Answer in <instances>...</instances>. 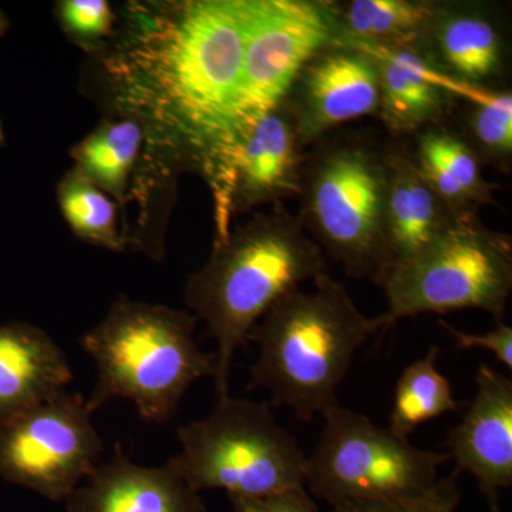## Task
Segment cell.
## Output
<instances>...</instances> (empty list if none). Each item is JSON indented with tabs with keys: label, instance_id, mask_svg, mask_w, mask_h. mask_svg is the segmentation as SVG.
Here are the masks:
<instances>
[{
	"label": "cell",
	"instance_id": "cell-18",
	"mask_svg": "<svg viewBox=\"0 0 512 512\" xmlns=\"http://www.w3.org/2000/svg\"><path fill=\"white\" fill-rule=\"evenodd\" d=\"M387 165L386 274L430 244L458 217L420 174L413 158L392 151L387 153Z\"/></svg>",
	"mask_w": 512,
	"mask_h": 512
},
{
	"label": "cell",
	"instance_id": "cell-17",
	"mask_svg": "<svg viewBox=\"0 0 512 512\" xmlns=\"http://www.w3.org/2000/svg\"><path fill=\"white\" fill-rule=\"evenodd\" d=\"M420 49L444 73L477 86L497 76L503 66L500 29L473 6L441 3Z\"/></svg>",
	"mask_w": 512,
	"mask_h": 512
},
{
	"label": "cell",
	"instance_id": "cell-11",
	"mask_svg": "<svg viewBox=\"0 0 512 512\" xmlns=\"http://www.w3.org/2000/svg\"><path fill=\"white\" fill-rule=\"evenodd\" d=\"M80 394L64 392L0 426V476L66 501L101 463L103 440Z\"/></svg>",
	"mask_w": 512,
	"mask_h": 512
},
{
	"label": "cell",
	"instance_id": "cell-26",
	"mask_svg": "<svg viewBox=\"0 0 512 512\" xmlns=\"http://www.w3.org/2000/svg\"><path fill=\"white\" fill-rule=\"evenodd\" d=\"M60 10L66 29L80 39H99L110 32L113 13L104 0H67Z\"/></svg>",
	"mask_w": 512,
	"mask_h": 512
},
{
	"label": "cell",
	"instance_id": "cell-10",
	"mask_svg": "<svg viewBox=\"0 0 512 512\" xmlns=\"http://www.w3.org/2000/svg\"><path fill=\"white\" fill-rule=\"evenodd\" d=\"M302 148L292 111L284 101L208 151L200 170L214 195L215 244L228 237L235 212L298 198L306 160Z\"/></svg>",
	"mask_w": 512,
	"mask_h": 512
},
{
	"label": "cell",
	"instance_id": "cell-21",
	"mask_svg": "<svg viewBox=\"0 0 512 512\" xmlns=\"http://www.w3.org/2000/svg\"><path fill=\"white\" fill-rule=\"evenodd\" d=\"M439 355V348H431L397 380L389 427L397 436L407 439L421 424L460 409L451 383L437 369Z\"/></svg>",
	"mask_w": 512,
	"mask_h": 512
},
{
	"label": "cell",
	"instance_id": "cell-20",
	"mask_svg": "<svg viewBox=\"0 0 512 512\" xmlns=\"http://www.w3.org/2000/svg\"><path fill=\"white\" fill-rule=\"evenodd\" d=\"M330 3L338 42L366 47H421L441 5L427 0Z\"/></svg>",
	"mask_w": 512,
	"mask_h": 512
},
{
	"label": "cell",
	"instance_id": "cell-15",
	"mask_svg": "<svg viewBox=\"0 0 512 512\" xmlns=\"http://www.w3.org/2000/svg\"><path fill=\"white\" fill-rule=\"evenodd\" d=\"M200 494L170 458L141 466L116 444L64 504L66 512H208Z\"/></svg>",
	"mask_w": 512,
	"mask_h": 512
},
{
	"label": "cell",
	"instance_id": "cell-12",
	"mask_svg": "<svg viewBox=\"0 0 512 512\" xmlns=\"http://www.w3.org/2000/svg\"><path fill=\"white\" fill-rule=\"evenodd\" d=\"M379 69L362 47L333 43L302 67L286 104L292 111L302 146L332 128L377 113Z\"/></svg>",
	"mask_w": 512,
	"mask_h": 512
},
{
	"label": "cell",
	"instance_id": "cell-13",
	"mask_svg": "<svg viewBox=\"0 0 512 512\" xmlns=\"http://www.w3.org/2000/svg\"><path fill=\"white\" fill-rule=\"evenodd\" d=\"M359 47L375 57L380 82L377 113L394 134L439 126L454 99L476 103L491 93L444 73L420 47Z\"/></svg>",
	"mask_w": 512,
	"mask_h": 512
},
{
	"label": "cell",
	"instance_id": "cell-2",
	"mask_svg": "<svg viewBox=\"0 0 512 512\" xmlns=\"http://www.w3.org/2000/svg\"><path fill=\"white\" fill-rule=\"evenodd\" d=\"M323 274L325 254L282 204L215 244L207 264L188 278L185 296L217 343L218 399L228 396L234 357L256 323L288 293Z\"/></svg>",
	"mask_w": 512,
	"mask_h": 512
},
{
	"label": "cell",
	"instance_id": "cell-1",
	"mask_svg": "<svg viewBox=\"0 0 512 512\" xmlns=\"http://www.w3.org/2000/svg\"><path fill=\"white\" fill-rule=\"evenodd\" d=\"M106 60L117 103L154 140L200 168L227 133L245 50L244 0L131 8Z\"/></svg>",
	"mask_w": 512,
	"mask_h": 512
},
{
	"label": "cell",
	"instance_id": "cell-5",
	"mask_svg": "<svg viewBox=\"0 0 512 512\" xmlns=\"http://www.w3.org/2000/svg\"><path fill=\"white\" fill-rule=\"evenodd\" d=\"M170 460L195 491L262 498L306 490V456L271 404L221 397L212 412L178 430Z\"/></svg>",
	"mask_w": 512,
	"mask_h": 512
},
{
	"label": "cell",
	"instance_id": "cell-8",
	"mask_svg": "<svg viewBox=\"0 0 512 512\" xmlns=\"http://www.w3.org/2000/svg\"><path fill=\"white\" fill-rule=\"evenodd\" d=\"M306 458L308 493L332 507L417 497L440 480L448 453L414 447L409 440L373 423L365 414L336 404Z\"/></svg>",
	"mask_w": 512,
	"mask_h": 512
},
{
	"label": "cell",
	"instance_id": "cell-19",
	"mask_svg": "<svg viewBox=\"0 0 512 512\" xmlns=\"http://www.w3.org/2000/svg\"><path fill=\"white\" fill-rule=\"evenodd\" d=\"M413 161L454 214H477L483 205L494 204L498 185L485 180L480 158L453 131L440 126L421 131Z\"/></svg>",
	"mask_w": 512,
	"mask_h": 512
},
{
	"label": "cell",
	"instance_id": "cell-14",
	"mask_svg": "<svg viewBox=\"0 0 512 512\" xmlns=\"http://www.w3.org/2000/svg\"><path fill=\"white\" fill-rule=\"evenodd\" d=\"M477 393L446 447L456 471L476 478L491 512H501V493L512 485V380L478 366Z\"/></svg>",
	"mask_w": 512,
	"mask_h": 512
},
{
	"label": "cell",
	"instance_id": "cell-23",
	"mask_svg": "<svg viewBox=\"0 0 512 512\" xmlns=\"http://www.w3.org/2000/svg\"><path fill=\"white\" fill-rule=\"evenodd\" d=\"M60 208L74 234L107 249L121 248L116 207L104 191L76 171L59 190Z\"/></svg>",
	"mask_w": 512,
	"mask_h": 512
},
{
	"label": "cell",
	"instance_id": "cell-24",
	"mask_svg": "<svg viewBox=\"0 0 512 512\" xmlns=\"http://www.w3.org/2000/svg\"><path fill=\"white\" fill-rule=\"evenodd\" d=\"M470 104L467 113V144L478 158L507 171L512 157V94L491 93Z\"/></svg>",
	"mask_w": 512,
	"mask_h": 512
},
{
	"label": "cell",
	"instance_id": "cell-7",
	"mask_svg": "<svg viewBox=\"0 0 512 512\" xmlns=\"http://www.w3.org/2000/svg\"><path fill=\"white\" fill-rule=\"evenodd\" d=\"M380 328L423 313L480 309L503 322L512 292V239L477 214L458 215L430 244L394 265L382 284Z\"/></svg>",
	"mask_w": 512,
	"mask_h": 512
},
{
	"label": "cell",
	"instance_id": "cell-28",
	"mask_svg": "<svg viewBox=\"0 0 512 512\" xmlns=\"http://www.w3.org/2000/svg\"><path fill=\"white\" fill-rule=\"evenodd\" d=\"M228 498L234 512H318L308 490L262 498Z\"/></svg>",
	"mask_w": 512,
	"mask_h": 512
},
{
	"label": "cell",
	"instance_id": "cell-3",
	"mask_svg": "<svg viewBox=\"0 0 512 512\" xmlns=\"http://www.w3.org/2000/svg\"><path fill=\"white\" fill-rule=\"evenodd\" d=\"M380 328L357 308L332 276L296 289L256 323L249 342L258 346L248 389H264L271 403L309 421L339 404L338 389L359 349Z\"/></svg>",
	"mask_w": 512,
	"mask_h": 512
},
{
	"label": "cell",
	"instance_id": "cell-9",
	"mask_svg": "<svg viewBox=\"0 0 512 512\" xmlns=\"http://www.w3.org/2000/svg\"><path fill=\"white\" fill-rule=\"evenodd\" d=\"M244 9L241 82L224 137L284 103L302 67L338 43L330 2L244 0Z\"/></svg>",
	"mask_w": 512,
	"mask_h": 512
},
{
	"label": "cell",
	"instance_id": "cell-27",
	"mask_svg": "<svg viewBox=\"0 0 512 512\" xmlns=\"http://www.w3.org/2000/svg\"><path fill=\"white\" fill-rule=\"evenodd\" d=\"M439 325L450 333L460 349H483L493 353L508 370H512V328L497 322V328L485 333H467L440 319Z\"/></svg>",
	"mask_w": 512,
	"mask_h": 512
},
{
	"label": "cell",
	"instance_id": "cell-16",
	"mask_svg": "<svg viewBox=\"0 0 512 512\" xmlns=\"http://www.w3.org/2000/svg\"><path fill=\"white\" fill-rule=\"evenodd\" d=\"M72 380L66 353L46 332L0 325V426L66 392Z\"/></svg>",
	"mask_w": 512,
	"mask_h": 512
},
{
	"label": "cell",
	"instance_id": "cell-6",
	"mask_svg": "<svg viewBox=\"0 0 512 512\" xmlns=\"http://www.w3.org/2000/svg\"><path fill=\"white\" fill-rule=\"evenodd\" d=\"M387 153L360 141L319 148L303 164L301 220L323 254L355 279L380 285L387 269Z\"/></svg>",
	"mask_w": 512,
	"mask_h": 512
},
{
	"label": "cell",
	"instance_id": "cell-29",
	"mask_svg": "<svg viewBox=\"0 0 512 512\" xmlns=\"http://www.w3.org/2000/svg\"><path fill=\"white\" fill-rule=\"evenodd\" d=\"M6 28H8V19L5 18L2 12H0V36L5 33Z\"/></svg>",
	"mask_w": 512,
	"mask_h": 512
},
{
	"label": "cell",
	"instance_id": "cell-4",
	"mask_svg": "<svg viewBox=\"0 0 512 512\" xmlns=\"http://www.w3.org/2000/svg\"><path fill=\"white\" fill-rule=\"evenodd\" d=\"M197 318L163 305L121 299L82 338L97 370L86 403L94 414L113 400H128L148 423L173 419L188 389L217 375L215 353L195 340Z\"/></svg>",
	"mask_w": 512,
	"mask_h": 512
},
{
	"label": "cell",
	"instance_id": "cell-22",
	"mask_svg": "<svg viewBox=\"0 0 512 512\" xmlns=\"http://www.w3.org/2000/svg\"><path fill=\"white\" fill-rule=\"evenodd\" d=\"M146 131L130 119L104 124L74 151L79 173L103 191L123 197Z\"/></svg>",
	"mask_w": 512,
	"mask_h": 512
},
{
	"label": "cell",
	"instance_id": "cell-25",
	"mask_svg": "<svg viewBox=\"0 0 512 512\" xmlns=\"http://www.w3.org/2000/svg\"><path fill=\"white\" fill-rule=\"evenodd\" d=\"M458 471L451 477L440 478L434 487L417 497L373 503H352L332 507L330 512H457L461 504Z\"/></svg>",
	"mask_w": 512,
	"mask_h": 512
},
{
	"label": "cell",
	"instance_id": "cell-30",
	"mask_svg": "<svg viewBox=\"0 0 512 512\" xmlns=\"http://www.w3.org/2000/svg\"><path fill=\"white\" fill-rule=\"evenodd\" d=\"M3 140H5V136H3V128L2 124H0V144L3 143Z\"/></svg>",
	"mask_w": 512,
	"mask_h": 512
}]
</instances>
